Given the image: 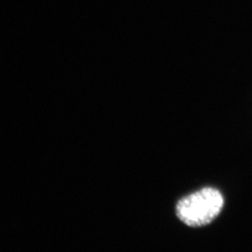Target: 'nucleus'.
<instances>
[{
  "mask_svg": "<svg viewBox=\"0 0 252 252\" xmlns=\"http://www.w3.org/2000/svg\"><path fill=\"white\" fill-rule=\"evenodd\" d=\"M224 199L219 189L207 187L179 201L177 216L186 225L201 227L212 222L220 215Z\"/></svg>",
  "mask_w": 252,
  "mask_h": 252,
  "instance_id": "obj_1",
  "label": "nucleus"
}]
</instances>
